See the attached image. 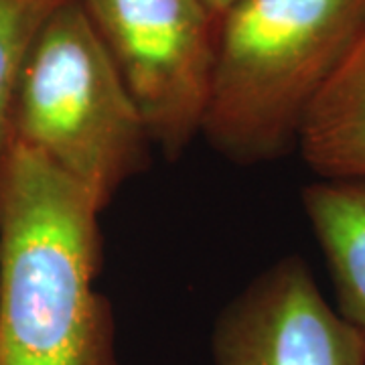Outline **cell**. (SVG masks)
<instances>
[{
  "label": "cell",
  "instance_id": "1",
  "mask_svg": "<svg viewBox=\"0 0 365 365\" xmlns=\"http://www.w3.org/2000/svg\"><path fill=\"white\" fill-rule=\"evenodd\" d=\"M100 207L9 136L0 165V365H118L96 278Z\"/></svg>",
  "mask_w": 365,
  "mask_h": 365
},
{
  "label": "cell",
  "instance_id": "2",
  "mask_svg": "<svg viewBox=\"0 0 365 365\" xmlns=\"http://www.w3.org/2000/svg\"><path fill=\"white\" fill-rule=\"evenodd\" d=\"M364 26L365 0H242L217 23L201 134L240 165L287 155Z\"/></svg>",
  "mask_w": 365,
  "mask_h": 365
},
{
  "label": "cell",
  "instance_id": "3",
  "mask_svg": "<svg viewBox=\"0 0 365 365\" xmlns=\"http://www.w3.org/2000/svg\"><path fill=\"white\" fill-rule=\"evenodd\" d=\"M9 136L66 173L100 211L144 169L153 144L146 122L81 0H61L37 31Z\"/></svg>",
  "mask_w": 365,
  "mask_h": 365
},
{
  "label": "cell",
  "instance_id": "4",
  "mask_svg": "<svg viewBox=\"0 0 365 365\" xmlns=\"http://www.w3.org/2000/svg\"><path fill=\"white\" fill-rule=\"evenodd\" d=\"M143 114L150 140L177 158L201 134L217 19L201 0H81Z\"/></svg>",
  "mask_w": 365,
  "mask_h": 365
},
{
  "label": "cell",
  "instance_id": "5",
  "mask_svg": "<svg viewBox=\"0 0 365 365\" xmlns=\"http://www.w3.org/2000/svg\"><path fill=\"white\" fill-rule=\"evenodd\" d=\"M211 347L217 365H365L364 335L299 256L272 264L223 309Z\"/></svg>",
  "mask_w": 365,
  "mask_h": 365
},
{
  "label": "cell",
  "instance_id": "6",
  "mask_svg": "<svg viewBox=\"0 0 365 365\" xmlns=\"http://www.w3.org/2000/svg\"><path fill=\"white\" fill-rule=\"evenodd\" d=\"M297 146L319 179H365V26L317 96Z\"/></svg>",
  "mask_w": 365,
  "mask_h": 365
},
{
  "label": "cell",
  "instance_id": "7",
  "mask_svg": "<svg viewBox=\"0 0 365 365\" xmlns=\"http://www.w3.org/2000/svg\"><path fill=\"white\" fill-rule=\"evenodd\" d=\"M300 199L329 266L335 309L365 339V179H319Z\"/></svg>",
  "mask_w": 365,
  "mask_h": 365
},
{
  "label": "cell",
  "instance_id": "8",
  "mask_svg": "<svg viewBox=\"0 0 365 365\" xmlns=\"http://www.w3.org/2000/svg\"><path fill=\"white\" fill-rule=\"evenodd\" d=\"M61 0H0V165L11 134L14 88L43 21Z\"/></svg>",
  "mask_w": 365,
  "mask_h": 365
},
{
  "label": "cell",
  "instance_id": "9",
  "mask_svg": "<svg viewBox=\"0 0 365 365\" xmlns=\"http://www.w3.org/2000/svg\"><path fill=\"white\" fill-rule=\"evenodd\" d=\"M201 2H203V6L207 9L209 13L220 21L223 14L227 13V11H232L235 4H240L242 0H201Z\"/></svg>",
  "mask_w": 365,
  "mask_h": 365
}]
</instances>
